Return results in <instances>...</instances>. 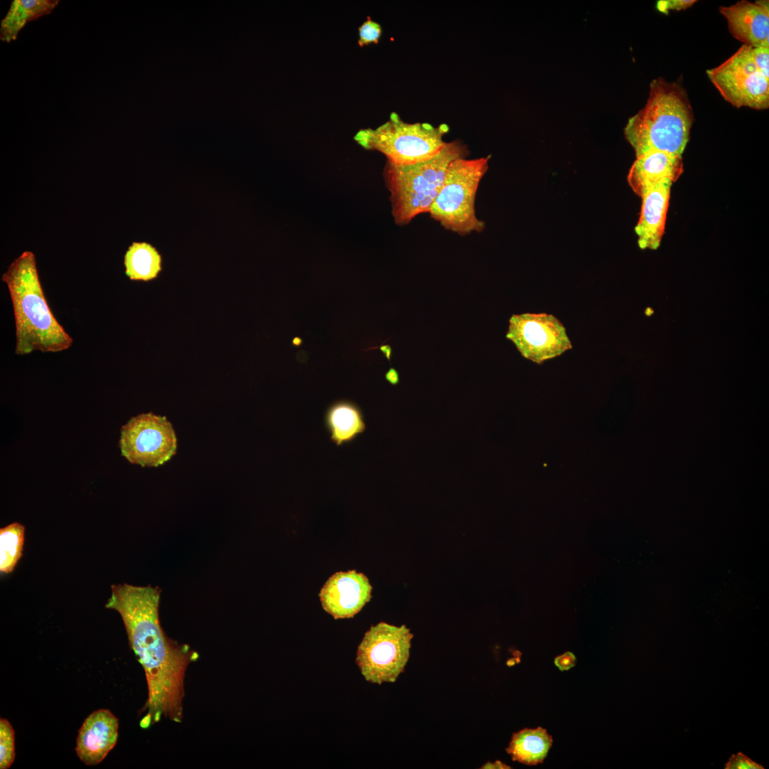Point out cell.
Here are the masks:
<instances>
[{"mask_svg": "<svg viewBox=\"0 0 769 769\" xmlns=\"http://www.w3.org/2000/svg\"><path fill=\"white\" fill-rule=\"evenodd\" d=\"M293 345L295 347H298L302 344V340L300 338L295 337L293 338Z\"/></svg>", "mask_w": 769, "mask_h": 769, "instance_id": "f546056e", "label": "cell"}, {"mask_svg": "<svg viewBox=\"0 0 769 769\" xmlns=\"http://www.w3.org/2000/svg\"><path fill=\"white\" fill-rule=\"evenodd\" d=\"M468 147L459 140L446 142L431 158L410 165L387 162L383 177L389 192L392 214L396 224L404 226L414 217L429 213L454 160L466 157Z\"/></svg>", "mask_w": 769, "mask_h": 769, "instance_id": "277c9868", "label": "cell"}, {"mask_svg": "<svg viewBox=\"0 0 769 769\" xmlns=\"http://www.w3.org/2000/svg\"><path fill=\"white\" fill-rule=\"evenodd\" d=\"M158 587L113 585L105 607L117 611L123 622L130 648L142 665L147 699L140 726L147 728L164 718L180 723L183 717L184 677L198 654L169 638L161 627Z\"/></svg>", "mask_w": 769, "mask_h": 769, "instance_id": "6da1fadb", "label": "cell"}, {"mask_svg": "<svg viewBox=\"0 0 769 769\" xmlns=\"http://www.w3.org/2000/svg\"><path fill=\"white\" fill-rule=\"evenodd\" d=\"M324 424L331 441L337 446L353 441L366 429L360 407L347 399L330 403L324 414Z\"/></svg>", "mask_w": 769, "mask_h": 769, "instance_id": "2e32d148", "label": "cell"}, {"mask_svg": "<svg viewBox=\"0 0 769 769\" xmlns=\"http://www.w3.org/2000/svg\"><path fill=\"white\" fill-rule=\"evenodd\" d=\"M482 768H511L508 765L503 764L500 760H496L494 763H487L482 767Z\"/></svg>", "mask_w": 769, "mask_h": 769, "instance_id": "83f0119b", "label": "cell"}, {"mask_svg": "<svg viewBox=\"0 0 769 769\" xmlns=\"http://www.w3.org/2000/svg\"><path fill=\"white\" fill-rule=\"evenodd\" d=\"M719 11L726 18L731 35L743 45L769 46L768 1L743 0Z\"/></svg>", "mask_w": 769, "mask_h": 769, "instance_id": "4fadbf2b", "label": "cell"}, {"mask_svg": "<svg viewBox=\"0 0 769 769\" xmlns=\"http://www.w3.org/2000/svg\"><path fill=\"white\" fill-rule=\"evenodd\" d=\"M15 734L11 724L6 718L0 719V768L11 767L15 759Z\"/></svg>", "mask_w": 769, "mask_h": 769, "instance_id": "44dd1931", "label": "cell"}, {"mask_svg": "<svg viewBox=\"0 0 769 769\" xmlns=\"http://www.w3.org/2000/svg\"><path fill=\"white\" fill-rule=\"evenodd\" d=\"M125 274L132 281H150L162 271V256L147 242H133L124 256Z\"/></svg>", "mask_w": 769, "mask_h": 769, "instance_id": "d6986e66", "label": "cell"}, {"mask_svg": "<svg viewBox=\"0 0 769 769\" xmlns=\"http://www.w3.org/2000/svg\"><path fill=\"white\" fill-rule=\"evenodd\" d=\"M380 350L385 355L386 357L389 360L391 355V347L389 345H382L380 347Z\"/></svg>", "mask_w": 769, "mask_h": 769, "instance_id": "f1b7e54d", "label": "cell"}, {"mask_svg": "<svg viewBox=\"0 0 769 769\" xmlns=\"http://www.w3.org/2000/svg\"><path fill=\"white\" fill-rule=\"evenodd\" d=\"M382 34L381 26L368 19L359 27L358 44L363 46L371 43H377Z\"/></svg>", "mask_w": 769, "mask_h": 769, "instance_id": "7402d4cb", "label": "cell"}, {"mask_svg": "<svg viewBox=\"0 0 769 769\" xmlns=\"http://www.w3.org/2000/svg\"><path fill=\"white\" fill-rule=\"evenodd\" d=\"M752 61L760 72L769 79V46H749Z\"/></svg>", "mask_w": 769, "mask_h": 769, "instance_id": "603a6c76", "label": "cell"}, {"mask_svg": "<svg viewBox=\"0 0 769 769\" xmlns=\"http://www.w3.org/2000/svg\"><path fill=\"white\" fill-rule=\"evenodd\" d=\"M413 634L404 624L381 622L370 629L359 644L356 663L366 681L381 684L394 682L409 657Z\"/></svg>", "mask_w": 769, "mask_h": 769, "instance_id": "52a82bcc", "label": "cell"}, {"mask_svg": "<svg viewBox=\"0 0 769 769\" xmlns=\"http://www.w3.org/2000/svg\"><path fill=\"white\" fill-rule=\"evenodd\" d=\"M2 281L7 286L13 306L16 355L35 350L58 352L71 346L72 338L47 303L33 253L23 251L9 265Z\"/></svg>", "mask_w": 769, "mask_h": 769, "instance_id": "7a4b0ae2", "label": "cell"}, {"mask_svg": "<svg viewBox=\"0 0 769 769\" xmlns=\"http://www.w3.org/2000/svg\"><path fill=\"white\" fill-rule=\"evenodd\" d=\"M662 182L648 190L642 197L639 218L634 231L641 249H656L664 235L671 187Z\"/></svg>", "mask_w": 769, "mask_h": 769, "instance_id": "9a60e30c", "label": "cell"}, {"mask_svg": "<svg viewBox=\"0 0 769 769\" xmlns=\"http://www.w3.org/2000/svg\"><path fill=\"white\" fill-rule=\"evenodd\" d=\"M385 379L392 384H397L399 381V374L394 368H390L385 374Z\"/></svg>", "mask_w": 769, "mask_h": 769, "instance_id": "4316f807", "label": "cell"}, {"mask_svg": "<svg viewBox=\"0 0 769 769\" xmlns=\"http://www.w3.org/2000/svg\"><path fill=\"white\" fill-rule=\"evenodd\" d=\"M119 446L130 463L157 467L177 451V437L165 417L149 412L132 417L121 428Z\"/></svg>", "mask_w": 769, "mask_h": 769, "instance_id": "ba28073f", "label": "cell"}, {"mask_svg": "<svg viewBox=\"0 0 769 769\" xmlns=\"http://www.w3.org/2000/svg\"><path fill=\"white\" fill-rule=\"evenodd\" d=\"M695 0H660L656 2V9L661 13L668 14L671 11H681L692 6Z\"/></svg>", "mask_w": 769, "mask_h": 769, "instance_id": "d4e9b609", "label": "cell"}, {"mask_svg": "<svg viewBox=\"0 0 769 769\" xmlns=\"http://www.w3.org/2000/svg\"><path fill=\"white\" fill-rule=\"evenodd\" d=\"M552 744V736L545 728H523L513 733L506 750L513 761L535 765L543 762Z\"/></svg>", "mask_w": 769, "mask_h": 769, "instance_id": "e0dca14e", "label": "cell"}, {"mask_svg": "<svg viewBox=\"0 0 769 769\" xmlns=\"http://www.w3.org/2000/svg\"><path fill=\"white\" fill-rule=\"evenodd\" d=\"M693 121L684 88L659 77L651 82L646 105L629 118L624 134L636 157L654 150L681 155Z\"/></svg>", "mask_w": 769, "mask_h": 769, "instance_id": "3957f363", "label": "cell"}, {"mask_svg": "<svg viewBox=\"0 0 769 769\" xmlns=\"http://www.w3.org/2000/svg\"><path fill=\"white\" fill-rule=\"evenodd\" d=\"M367 577L356 570L337 572L325 582L319 592L324 610L335 619L351 618L371 597Z\"/></svg>", "mask_w": 769, "mask_h": 769, "instance_id": "8fae6325", "label": "cell"}, {"mask_svg": "<svg viewBox=\"0 0 769 769\" xmlns=\"http://www.w3.org/2000/svg\"><path fill=\"white\" fill-rule=\"evenodd\" d=\"M707 75L722 97L736 108L762 110L769 107V79L757 68L743 45Z\"/></svg>", "mask_w": 769, "mask_h": 769, "instance_id": "9c48e42d", "label": "cell"}, {"mask_svg": "<svg viewBox=\"0 0 769 769\" xmlns=\"http://www.w3.org/2000/svg\"><path fill=\"white\" fill-rule=\"evenodd\" d=\"M25 527L17 522L0 529V572L11 573L22 556Z\"/></svg>", "mask_w": 769, "mask_h": 769, "instance_id": "ffe728a7", "label": "cell"}, {"mask_svg": "<svg viewBox=\"0 0 769 769\" xmlns=\"http://www.w3.org/2000/svg\"><path fill=\"white\" fill-rule=\"evenodd\" d=\"M684 171L681 155L650 151L636 157L627 175L632 191L640 198L662 182H674Z\"/></svg>", "mask_w": 769, "mask_h": 769, "instance_id": "5bb4252c", "label": "cell"}, {"mask_svg": "<svg viewBox=\"0 0 769 769\" xmlns=\"http://www.w3.org/2000/svg\"><path fill=\"white\" fill-rule=\"evenodd\" d=\"M506 338L525 358L542 364L572 349V343L562 323L547 313H525L513 315Z\"/></svg>", "mask_w": 769, "mask_h": 769, "instance_id": "30bf717a", "label": "cell"}, {"mask_svg": "<svg viewBox=\"0 0 769 769\" xmlns=\"http://www.w3.org/2000/svg\"><path fill=\"white\" fill-rule=\"evenodd\" d=\"M758 763L752 760L741 752L733 754L725 765V769H763Z\"/></svg>", "mask_w": 769, "mask_h": 769, "instance_id": "cb8c5ba5", "label": "cell"}, {"mask_svg": "<svg viewBox=\"0 0 769 769\" xmlns=\"http://www.w3.org/2000/svg\"><path fill=\"white\" fill-rule=\"evenodd\" d=\"M576 656L571 652H566L554 659L555 665L560 671H568L576 664Z\"/></svg>", "mask_w": 769, "mask_h": 769, "instance_id": "484cf974", "label": "cell"}, {"mask_svg": "<svg viewBox=\"0 0 769 769\" xmlns=\"http://www.w3.org/2000/svg\"><path fill=\"white\" fill-rule=\"evenodd\" d=\"M489 159L461 157L449 165L443 185L429 212L446 229L464 236L480 233L485 229V223L476 215L475 199Z\"/></svg>", "mask_w": 769, "mask_h": 769, "instance_id": "5b68a950", "label": "cell"}, {"mask_svg": "<svg viewBox=\"0 0 769 769\" xmlns=\"http://www.w3.org/2000/svg\"><path fill=\"white\" fill-rule=\"evenodd\" d=\"M58 2V0H14L1 21L0 39L6 43L16 40L28 21L51 14Z\"/></svg>", "mask_w": 769, "mask_h": 769, "instance_id": "ac0fdd59", "label": "cell"}, {"mask_svg": "<svg viewBox=\"0 0 769 769\" xmlns=\"http://www.w3.org/2000/svg\"><path fill=\"white\" fill-rule=\"evenodd\" d=\"M118 719L108 709H98L83 721L76 738L75 752L86 765L101 763L118 738Z\"/></svg>", "mask_w": 769, "mask_h": 769, "instance_id": "7c38bea8", "label": "cell"}, {"mask_svg": "<svg viewBox=\"0 0 769 769\" xmlns=\"http://www.w3.org/2000/svg\"><path fill=\"white\" fill-rule=\"evenodd\" d=\"M447 125L434 127L427 122L407 123L392 113L389 120L375 129L358 131L354 140L362 147L377 150L395 165H410L426 161L446 145Z\"/></svg>", "mask_w": 769, "mask_h": 769, "instance_id": "8992f818", "label": "cell"}]
</instances>
